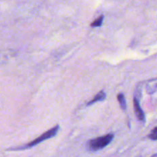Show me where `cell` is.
I'll use <instances>...</instances> for the list:
<instances>
[{"label":"cell","instance_id":"1","mask_svg":"<svg viewBox=\"0 0 157 157\" xmlns=\"http://www.w3.org/2000/svg\"><path fill=\"white\" fill-rule=\"evenodd\" d=\"M113 139V134H107L104 136L95 138L91 140L88 143V147L92 151H97L107 147L108 144H110L112 140Z\"/></svg>","mask_w":157,"mask_h":157},{"label":"cell","instance_id":"2","mask_svg":"<svg viewBox=\"0 0 157 157\" xmlns=\"http://www.w3.org/2000/svg\"><path fill=\"white\" fill-rule=\"evenodd\" d=\"M58 130H59V126H56V127H53V128H52L51 130H48V131H46L45 133H44L43 134H41V136H38V138H36L35 140H34L33 141H32L31 143H29V144H27L25 148H29V147H35V146H36L37 144H40V143L43 142V141L46 140H48V139H50V138L53 137V136H55V135L57 134Z\"/></svg>","mask_w":157,"mask_h":157},{"label":"cell","instance_id":"3","mask_svg":"<svg viewBox=\"0 0 157 157\" xmlns=\"http://www.w3.org/2000/svg\"><path fill=\"white\" fill-rule=\"evenodd\" d=\"M133 106H134L135 113H136V115L138 119L141 121H145V115H144L143 110L141 109L139 101H138V100L136 98L133 99Z\"/></svg>","mask_w":157,"mask_h":157},{"label":"cell","instance_id":"4","mask_svg":"<svg viewBox=\"0 0 157 157\" xmlns=\"http://www.w3.org/2000/svg\"><path fill=\"white\" fill-rule=\"evenodd\" d=\"M106 98V94L104 93V91H100L98 94H96L94 96V98L91 100L90 101H89L87 105H91V104H94V103L98 102V101H104Z\"/></svg>","mask_w":157,"mask_h":157},{"label":"cell","instance_id":"5","mask_svg":"<svg viewBox=\"0 0 157 157\" xmlns=\"http://www.w3.org/2000/svg\"><path fill=\"white\" fill-rule=\"evenodd\" d=\"M117 101L119 102L121 107L122 108V110H125L127 108V104H126V100L124 98V95L123 94H119L117 95Z\"/></svg>","mask_w":157,"mask_h":157},{"label":"cell","instance_id":"6","mask_svg":"<svg viewBox=\"0 0 157 157\" xmlns=\"http://www.w3.org/2000/svg\"><path fill=\"white\" fill-rule=\"evenodd\" d=\"M103 20H104V15H101L99 18H98L97 19H95L93 22L90 24V26L92 27H99L102 25Z\"/></svg>","mask_w":157,"mask_h":157},{"label":"cell","instance_id":"7","mask_svg":"<svg viewBox=\"0 0 157 157\" xmlns=\"http://www.w3.org/2000/svg\"><path fill=\"white\" fill-rule=\"evenodd\" d=\"M149 138L153 140H157V127H155L149 134Z\"/></svg>","mask_w":157,"mask_h":157}]
</instances>
